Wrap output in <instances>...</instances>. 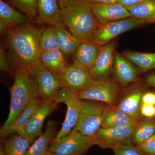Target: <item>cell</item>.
Segmentation results:
<instances>
[{"label": "cell", "instance_id": "6da1fadb", "mask_svg": "<svg viewBox=\"0 0 155 155\" xmlns=\"http://www.w3.org/2000/svg\"><path fill=\"white\" fill-rule=\"evenodd\" d=\"M42 31L26 22L6 33L7 44L15 69H25L32 75L42 65L40 48Z\"/></svg>", "mask_w": 155, "mask_h": 155}, {"label": "cell", "instance_id": "7a4b0ae2", "mask_svg": "<svg viewBox=\"0 0 155 155\" xmlns=\"http://www.w3.org/2000/svg\"><path fill=\"white\" fill-rule=\"evenodd\" d=\"M15 70V80L10 89V112L2 127H6L14 122L30 103L42 99L33 76L25 69L17 68Z\"/></svg>", "mask_w": 155, "mask_h": 155}, {"label": "cell", "instance_id": "3957f363", "mask_svg": "<svg viewBox=\"0 0 155 155\" xmlns=\"http://www.w3.org/2000/svg\"><path fill=\"white\" fill-rule=\"evenodd\" d=\"M61 10V18L67 28L81 42L91 41L100 24L88 0H82Z\"/></svg>", "mask_w": 155, "mask_h": 155}, {"label": "cell", "instance_id": "277c9868", "mask_svg": "<svg viewBox=\"0 0 155 155\" xmlns=\"http://www.w3.org/2000/svg\"><path fill=\"white\" fill-rule=\"evenodd\" d=\"M93 145L91 137L72 130L60 139L53 140L48 151L58 155H83Z\"/></svg>", "mask_w": 155, "mask_h": 155}, {"label": "cell", "instance_id": "5b68a950", "mask_svg": "<svg viewBox=\"0 0 155 155\" xmlns=\"http://www.w3.org/2000/svg\"><path fill=\"white\" fill-rule=\"evenodd\" d=\"M145 24L143 20L133 17L101 24L95 31L91 41L102 46L123 32Z\"/></svg>", "mask_w": 155, "mask_h": 155}, {"label": "cell", "instance_id": "8992f818", "mask_svg": "<svg viewBox=\"0 0 155 155\" xmlns=\"http://www.w3.org/2000/svg\"><path fill=\"white\" fill-rule=\"evenodd\" d=\"M105 107L101 104L82 100L79 119L72 130L92 137L101 127L102 115Z\"/></svg>", "mask_w": 155, "mask_h": 155}, {"label": "cell", "instance_id": "52a82bcc", "mask_svg": "<svg viewBox=\"0 0 155 155\" xmlns=\"http://www.w3.org/2000/svg\"><path fill=\"white\" fill-rule=\"evenodd\" d=\"M119 91L120 87L118 83L109 78L95 80L85 90L75 94L81 100L99 101L113 106H115Z\"/></svg>", "mask_w": 155, "mask_h": 155}, {"label": "cell", "instance_id": "ba28073f", "mask_svg": "<svg viewBox=\"0 0 155 155\" xmlns=\"http://www.w3.org/2000/svg\"><path fill=\"white\" fill-rule=\"evenodd\" d=\"M56 102L64 103L67 105L66 118L62 128L54 139H60L69 134L77 124L81 109L82 100L78 98L75 93L61 88L52 99Z\"/></svg>", "mask_w": 155, "mask_h": 155}, {"label": "cell", "instance_id": "9c48e42d", "mask_svg": "<svg viewBox=\"0 0 155 155\" xmlns=\"http://www.w3.org/2000/svg\"><path fill=\"white\" fill-rule=\"evenodd\" d=\"M136 125L109 128L101 127L91 137L94 145L103 149H112L119 145L132 142Z\"/></svg>", "mask_w": 155, "mask_h": 155}, {"label": "cell", "instance_id": "30bf717a", "mask_svg": "<svg viewBox=\"0 0 155 155\" xmlns=\"http://www.w3.org/2000/svg\"><path fill=\"white\" fill-rule=\"evenodd\" d=\"M59 75L61 88L73 93L85 90L95 81L88 71L72 64L68 65Z\"/></svg>", "mask_w": 155, "mask_h": 155}, {"label": "cell", "instance_id": "8fae6325", "mask_svg": "<svg viewBox=\"0 0 155 155\" xmlns=\"http://www.w3.org/2000/svg\"><path fill=\"white\" fill-rule=\"evenodd\" d=\"M58 104L52 99L43 100L32 114L26 126L18 134L32 140L39 137L45 120L55 110Z\"/></svg>", "mask_w": 155, "mask_h": 155}, {"label": "cell", "instance_id": "7c38bea8", "mask_svg": "<svg viewBox=\"0 0 155 155\" xmlns=\"http://www.w3.org/2000/svg\"><path fill=\"white\" fill-rule=\"evenodd\" d=\"M116 47L114 41L101 46L96 61L89 71L94 80L107 79L113 72Z\"/></svg>", "mask_w": 155, "mask_h": 155}, {"label": "cell", "instance_id": "4fadbf2b", "mask_svg": "<svg viewBox=\"0 0 155 155\" xmlns=\"http://www.w3.org/2000/svg\"><path fill=\"white\" fill-rule=\"evenodd\" d=\"M31 75L36 81L43 100L52 99L61 88L59 75L43 64Z\"/></svg>", "mask_w": 155, "mask_h": 155}, {"label": "cell", "instance_id": "5bb4252c", "mask_svg": "<svg viewBox=\"0 0 155 155\" xmlns=\"http://www.w3.org/2000/svg\"><path fill=\"white\" fill-rule=\"evenodd\" d=\"M93 12L100 24L132 17L125 6L118 3H93Z\"/></svg>", "mask_w": 155, "mask_h": 155}, {"label": "cell", "instance_id": "9a60e30c", "mask_svg": "<svg viewBox=\"0 0 155 155\" xmlns=\"http://www.w3.org/2000/svg\"><path fill=\"white\" fill-rule=\"evenodd\" d=\"M101 47L91 41L81 42L74 54L72 64L89 72L96 61Z\"/></svg>", "mask_w": 155, "mask_h": 155}, {"label": "cell", "instance_id": "2e32d148", "mask_svg": "<svg viewBox=\"0 0 155 155\" xmlns=\"http://www.w3.org/2000/svg\"><path fill=\"white\" fill-rule=\"evenodd\" d=\"M113 72L115 80L123 87L136 81L138 78L137 71L130 61L116 52L114 56Z\"/></svg>", "mask_w": 155, "mask_h": 155}, {"label": "cell", "instance_id": "e0dca14e", "mask_svg": "<svg viewBox=\"0 0 155 155\" xmlns=\"http://www.w3.org/2000/svg\"><path fill=\"white\" fill-rule=\"evenodd\" d=\"M29 20L25 14L11 8L3 0H0V32L7 33L15 27L26 23Z\"/></svg>", "mask_w": 155, "mask_h": 155}, {"label": "cell", "instance_id": "ac0fdd59", "mask_svg": "<svg viewBox=\"0 0 155 155\" xmlns=\"http://www.w3.org/2000/svg\"><path fill=\"white\" fill-rule=\"evenodd\" d=\"M143 94L141 89H133L122 98L117 107L134 121L139 122L143 119L140 112Z\"/></svg>", "mask_w": 155, "mask_h": 155}, {"label": "cell", "instance_id": "d6986e66", "mask_svg": "<svg viewBox=\"0 0 155 155\" xmlns=\"http://www.w3.org/2000/svg\"><path fill=\"white\" fill-rule=\"evenodd\" d=\"M138 122L130 118L117 106H109L103 111L101 127H127L137 125Z\"/></svg>", "mask_w": 155, "mask_h": 155}, {"label": "cell", "instance_id": "ffe728a7", "mask_svg": "<svg viewBox=\"0 0 155 155\" xmlns=\"http://www.w3.org/2000/svg\"><path fill=\"white\" fill-rule=\"evenodd\" d=\"M37 5L39 22L54 26L62 20L58 0H37Z\"/></svg>", "mask_w": 155, "mask_h": 155}, {"label": "cell", "instance_id": "44dd1931", "mask_svg": "<svg viewBox=\"0 0 155 155\" xmlns=\"http://www.w3.org/2000/svg\"><path fill=\"white\" fill-rule=\"evenodd\" d=\"M53 26L55 29L61 51L66 56L74 54L81 41L70 32L63 20Z\"/></svg>", "mask_w": 155, "mask_h": 155}, {"label": "cell", "instance_id": "7402d4cb", "mask_svg": "<svg viewBox=\"0 0 155 155\" xmlns=\"http://www.w3.org/2000/svg\"><path fill=\"white\" fill-rule=\"evenodd\" d=\"M43 101V100L39 99L32 102L14 122L6 127H2L0 130L1 138L3 139L11 134H18L27 125L32 114Z\"/></svg>", "mask_w": 155, "mask_h": 155}, {"label": "cell", "instance_id": "603a6c76", "mask_svg": "<svg viewBox=\"0 0 155 155\" xmlns=\"http://www.w3.org/2000/svg\"><path fill=\"white\" fill-rule=\"evenodd\" d=\"M56 125L55 121H48L44 132L31 146L26 155H47L50 143L55 138Z\"/></svg>", "mask_w": 155, "mask_h": 155}, {"label": "cell", "instance_id": "cb8c5ba5", "mask_svg": "<svg viewBox=\"0 0 155 155\" xmlns=\"http://www.w3.org/2000/svg\"><path fill=\"white\" fill-rule=\"evenodd\" d=\"M41 59L44 65L58 75L68 65L66 55L61 50L41 53Z\"/></svg>", "mask_w": 155, "mask_h": 155}, {"label": "cell", "instance_id": "d4e9b609", "mask_svg": "<svg viewBox=\"0 0 155 155\" xmlns=\"http://www.w3.org/2000/svg\"><path fill=\"white\" fill-rule=\"evenodd\" d=\"M122 55L135 64L142 72L155 69V53L127 51L122 53Z\"/></svg>", "mask_w": 155, "mask_h": 155}, {"label": "cell", "instance_id": "484cf974", "mask_svg": "<svg viewBox=\"0 0 155 155\" xmlns=\"http://www.w3.org/2000/svg\"><path fill=\"white\" fill-rule=\"evenodd\" d=\"M32 141L19 134L13 135L4 142L6 155H26Z\"/></svg>", "mask_w": 155, "mask_h": 155}, {"label": "cell", "instance_id": "4316f807", "mask_svg": "<svg viewBox=\"0 0 155 155\" xmlns=\"http://www.w3.org/2000/svg\"><path fill=\"white\" fill-rule=\"evenodd\" d=\"M155 134V117L142 119L137 123L132 137L136 145L141 144Z\"/></svg>", "mask_w": 155, "mask_h": 155}, {"label": "cell", "instance_id": "83f0119b", "mask_svg": "<svg viewBox=\"0 0 155 155\" xmlns=\"http://www.w3.org/2000/svg\"><path fill=\"white\" fill-rule=\"evenodd\" d=\"M132 17L144 20L155 14V0H148L126 7Z\"/></svg>", "mask_w": 155, "mask_h": 155}, {"label": "cell", "instance_id": "f1b7e54d", "mask_svg": "<svg viewBox=\"0 0 155 155\" xmlns=\"http://www.w3.org/2000/svg\"><path fill=\"white\" fill-rule=\"evenodd\" d=\"M40 48L41 53L61 50L54 26L48 27L42 31L40 38Z\"/></svg>", "mask_w": 155, "mask_h": 155}, {"label": "cell", "instance_id": "f546056e", "mask_svg": "<svg viewBox=\"0 0 155 155\" xmlns=\"http://www.w3.org/2000/svg\"><path fill=\"white\" fill-rule=\"evenodd\" d=\"M15 8L25 14L30 20L37 17V0H11Z\"/></svg>", "mask_w": 155, "mask_h": 155}, {"label": "cell", "instance_id": "4dcf8cb0", "mask_svg": "<svg viewBox=\"0 0 155 155\" xmlns=\"http://www.w3.org/2000/svg\"><path fill=\"white\" fill-rule=\"evenodd\" d=\"M112 149L115 155H144L133 142L119 145Z\"/></svg>", "mask_w": 155, "mask_h": 155}, {"label": "cell", "instance_id": "1f68e13d", "mask_svg": "<svg viewBox=\"0 0 155 155\" xmlns=\"http://www.w3.org/2000/svg\"><path fill=\"white\" fill-rule=\"evenodd\" d=\"M137 146L144 155H155V134Z\"/></svg>", "mask_w": 155, "mask_h": 155}, {"label": "cell", "instance_id": "d6a6232c", "mask_svg": "<svg viewBox=\"0 0 155 155\" xmlns=\"http://www.w3.org/2000/svg\"><path fill=\"white\" fill-rule=\"evenodd\" d=\"M13 67L15 68L14 65H12L10 62L8 57L2 46L0 48V68L3 72L10 73L13 72Z\"/></svg>", "mask_w": 155, "mask_h": 155}, {"label": "cell", "instance_id": "836d02e7", "mask_svg": "<svg viewBox=\"0 0 155 155\" xmlns=\"http://www.w3.org/2000/svg\"><path fill=\"white\" fill-rule=\"evenodd\" d=\"M140 112L143 117L150 119L155 117V106L142 104Z\"/></svg>", "mask_w": 155, "mask_h": 155}, {"label": "cell", "instance_id": "e575fe53", "mask_svg": "<svg viewBox=\"0 0 155 155\" xmlns=\"http://www.w3.org/2000/svg\"><path fill=\"white\" fill-rule=\"evenodd\" d=\"M141 101L142 104L155 106V93L149 92L143 94Z\"/></svg>", "mask_w": 155, "mask_h": 155}, {"label": "cell", "instance_id": "d590c367", "mask_svg": "<svg viewBox=\"0 0 155 155\" xmlns=\"http://www.w3.org/2000/svg\"><path fill=\"white\" fill-rule=\"evenodd\" d=\"M82 0H58L61 9H64L70 5L79 2Z\"/></svg>", "mask_w": 155, "mask_h": 155}, {"label": "cell", "instance_id": "8d00e7d4", "mask_svg": "<svg viewBox=\"0 0 155 155\" xmlns=\"http://www.w3.org/2000/svg\"><path fill=\"white\" fill-rule=\"evenodd\" d=\"M147 1L148 0H119L118 3L121 4L122 5L125 6V7H127L137 3Z\"/></svg>", "mask_w": 155, "mask_h": 155}, {"label": "cell", "instance_id": "74e56055", "mask_svg": "<svg viewBox=\"0 0 155 155\" xmlns=\"http://www.w3.org/2000/svg\"><path fill=\"white\" fill-rule=\"evenodd\" d=\"M145 82L148 86L155 87V73L147 76Z\"/></svg>", "mask_w": 155, "mask_h": 155}, {"label": "cell", "instance_id": "f35d334b", "mask_svg": "<svg viewBox=\"0 0 155 155\" xmlns=\"http://www.w3.org/2000/svg\"><path fill=\"white\" fill-rule=\"evenodd\" d=\"M91 4L93 3H116L119 0H88Z\"/></svg>", "mask_w": 155, "mask_h": 155}, {"label": "cell", "instance_id": "ab89813d", "mask_svg": "<svg viewBox=\"0 0 155 155\" xmlns=\"http://www.w3.org/2000/svg\"><path fill=\"white\" fill-rule=\"evenodd\" d=\"M145 23L146 24H151V23H153L155 22V14H154L152 16H151L149 18H148L145 20H143Z\"/></svg>", "mask_w": 155, "mask_h": 155}, {"label": "cell", "instance_id": "60d3db41", "mask_svg": "<svg viewBox=\"0 0 155 155\" xmlns=\"http://www.w3.org/2000/svg\"><path fill=\"white\" fill-rule=\"evenodd\" d=\"M0 155H6L4 146L1 145L0 147Z\"/></svg>", "mask_w": 155, "mask_h": 155}, {"label": "cell", "instance_id": "b9f144b4", "mask_svg": "<svg viewBox=\"0 0 155 155\" xmlns=\"http://www.w3.org/2000/svg\"><path fill=\"white\" fill-rule=\"evenodd\" d=\"M46 155H58L56 154L55 153H54L51 152L49 151H48V152L47 153Z\"/></svg>", "mask_w": 155, "mask_h": 155}]
</instances>
